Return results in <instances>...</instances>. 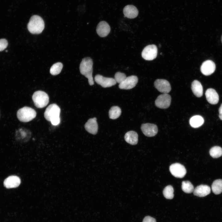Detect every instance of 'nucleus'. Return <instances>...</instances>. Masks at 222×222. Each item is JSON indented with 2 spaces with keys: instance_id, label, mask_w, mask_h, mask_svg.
<instances>
[{
  "instance_id": "1",
  "label": "nucleus",
  "mask_w": 222,
  "mask_h": 222,
  "mask_svg": "<svg viewBox=\"0 0 222 222\" xmlns=\"http://www.w3.org/2000/svg\"><path fill=\"white\" fill-rule=\"evenodd\" d=\"M93 64L92 59L87 57L82 59L79 67L80 73L88 79L90 85H92L94 84L92 76Z\"/></svg>"
},
{
  "instance_id": "2",
  "label": "nucleus",
  "mask_w": 222,
  "mask_h": 222,
  "mask_svg": "<svg viewBox=\"0 0 222 222\" xmlns=\"http://www.w3.org/2000/svg\"><path fill=\"white\" fill-rule=\"evenodd\" d=\"M44 23L40 16L34 15L32 16L27 24L29 31L32 34H39L44 28Z\"/></svg>"
},
{
  "instance_id": "3",
  "label": "nucleus",
  "mask_w": 222,
  "mask_h": 222,
  "mask_svg": "<svg viewBox=\"0 0 222 222\" xmlns=\"http://www.w3.org/2000/svg\"><path fill=\"white\" fill-rule=\"evenodd\" d=\"M60 109L56 104L49 105L44 113V117L47 121L51 123H56L60 121Z\"/></svg>"
},
{
  "instance_id": "4",
  "label": "nucleus",
  "mask_w": 222,
  "mask_h": 222,
  "mask_svg": "<svg viewBox=\"0 0 222 222\" xmlns=\"http://www.w3.org/2000/svg\"><path fill=\"white\" fill-rule=\"evenodd\" d=\"M35 110L30 107L25 106L20 109L17 113V116L19 121L22 122H29L36 117Z\"/></svg>"
},
{
  "instance_id": "5",
  "label": "nucleus",
  "mask_w": 222,
  "mask_h": 222,
  "mask_svg": "<svg viewBox=\"0 0 222 222\" xmlns=\"http://www.w3.org/2000/svg\"><path fill=\"white\" fill-rule=\"evenodd\" d=\"M34 105L37 108H42L45 107L49 102V97L45 92L42 91H35L32 96Z\"/></svg>"
},
{
  "instance_id": "6",
  "label": "nucleus",
  "mask_w": 222,
  "mask_h": 222,
  "mask_svg": "<svg viewBox=\"0 0 222 222\" xmlns=\"http://www.w3.org/2000/svg\"><path fill=\"white\" fill-rule=\"evenodd\" d=\"M158 49L154 44L146 46L142 52V57L147 60H151L155 59L157 55Z\"/></svg>"
},
{
  "instance_id": "7",
  "label": "nucleus",
  "mask_w": 222,
  "mask_h": 222,
  "mask_svg": "<svg viewBox=\"0 0 222 222\" xmlns=\"http://www.w3.org/2000/svg\"><path fill=\"white\" fill-rule=\"evenodd\" d=\"M171 97L167 93H163L158 96L155 101L156 107L165 109L168 108L171 104Z\"/></svg>"
},
{
  "instance_id": "8",
  "label": "nucleus",
  "mask_w": 222,
  "mask_h": 222,
  "mask_svg": "<svg viewBox=\"0 0 222 222\" xmlns=\"http://www.w3.org/2000/svg\"><path fill=\"white\" fill-rule=\"evenodd\" d=\"M169 169L172 175L178 178L183 177L186 173V170L185 167L178 163L171 164L170 166Z\"/></svg>"
},
{
  "instance_id": "9",
  "label": "nucleus",
  "mask_w": 222,
  "mask_h": 222,
  "mask_svg": "<svg viewBox=\"0 0 222 222\" xmlns=\"http://www.w3.org/2000/svg\"><path fill=\"white\" fill-rule=\"evenodd\" d=\"M94 80L98 84L104 88L110 87L116 84L117 83L113 78L105 77L99 74L95 76Z\"/></svg>"
},
{
  "instance_id": "10",
  "label": "nucleus",
  "mask_w": 222,
  "mask_h": 222,
  "mask_svg": "<svg viewBox=\"0 0 222 222\" xmlns=\"http://www.w3.org/2000/svg\"><path fill=\"white\" fill-rule=\"evenodd\" d=\"M138 81V77L135 76H131L126 77L125 80L119 85L120 88L130 89L134 88Z\"/></svg>"
},
{
  "instance_id": "11",
  "label": "nucleus",
  "mask_w": 222,
  "mask_h": 222,
  "mask_svg": "<svg viewBox=\"0 0 222 222\" xmlns=\"http://www.w3.org/2000/svg\"><path fill=\"white\" fill-rule=\"evenodd\" d=\"M154 84L155 87L161 92L168 93L171 90L170 84L166 80L157 79L154 81Z\"/></svg>"
},
{
  "instance_id": "12",
  "label": "nucleus",
  "mask_w": 222,
  "mask_h": 222,
  "mask_svg": "<svg viewBox=\"0 0 222 222\" xmlns=\"http://www.w3.org/2000/svg\"><path fill=\"white\" fill-rule=\"evenodd\" d=\"M141 128L143 134L148 137L154 136L158 132L157 125L153 124L146 123L142 124Z\"/></svg>"
},
{
  "instance_id": "13",
  "label": "nucleus",
  "mask_w": 222,
  "mask_h": 222,
  "mask_svg": "<svg viewBox=\"0 0 222 222\" xmlns=\"http://www.w3.org/2000/svg\"><path fill=\"white\" fill-rule=\"evenodd\" d=\"M216 69L215 63L212 60H207L202 64L200 67L202 73L205 76H209L213 73Z\"/></svg>"
},
{
  "instance_id": "14",
  "label": "nucleus",
  "mask_w": 222,
  "mask_h": 222,
  "mask_svg": "<svg viewBox=\"0 0 222 222\" xmlns=\"http://www.w3.org/2000/svg\"><path fill=\"white\" fill-rule=\"evenodd\" d=\"M20 183V178L15 175L8 177L5 179L3 182L4 186L8 189L16 188L19 186Z\"/></svg>"
},
{
  "instance_id": "15",
  "label": "nucleus",
  "mask_w": 222,
  "mask_h": 222,
  "mask_svg": "<svg viewBox=\"0 0 222 222\" xmlns=\"http://www.w3.org/2000/svg\"><path fill=\"white\" fill-rule=\"evenodd\" d=\"M110 27L109 24L105 21H101L98 24L96 28L97 34L101 37H104L109 34Z\"/></svg>"
},
{
  "instance_id": "16",
  "label": "nucleus",
  "mask_w": 222,
  "mask_h": 222,
  "mask_svg": "<svg viewBox=\"0 0 222 222\" xmlns=\"http://www.w3.org/2000/svg\"><path fill=\"white\" fill-rule=\"evenodd\" d=\"M84 127L88 133L94 135L97 134L98 129L97 118L93 117L89 119L85 124Z\"/></svg>"
},
{
  "instance_id": "17",
  "label": "nucleus",
  "mask_w": 222,
  "mask_h": 222,
  "mask_svg": "<svg viewBox=\"0 0 222 222\" xmlns=\"http://www.w3.org/2000/svg\"><path fill=\"white\" fill-rule=\"evenodd\" d=\"M123 13L125 17L133 19L137 16L138 11L137 8L134 6L129 5L124 7Z\"/></svg>"
},
{
  "instance_id": "18",
  "label": "nucleus",
  "mask_w": 222,
  "mask_h": 222,
  "mask_svg": "<svg viewBox=\"0 0 222 222\" xmlns=\"http://www.w3.org/2000/svg\"><path fill=\"white\" fill-rule=\"evenodd\" d=\"M205 94L207 101L210 104L215 105L218 103L219 95L214 89L212 88L208 89L206 91Z\"/></svg>"
},
{
  "instance_id": "19",
  "label": "nucleus",
  "mask_w": 222,
  "mask_h": 222,
  "mask_svg": "<svg viewBox=\"0 0 222 222\" xmlns=\"http://www.w3.org/2000/svg\"><path fill=\"white\" fill-rule=\"evenodd\" d=\"M193 194L195 195L198 197H204L211 192L210 187L206 185H200L196 187L194 189Z\"/></svg>"
},
{
  "instance_id": "20",
  "label": "nucleus",
  "mask_w": 222,
  "mask_h": 222,
  "mask_svg": "<svg viewBox=\"0 0 222 222\" xmlns=\"http://www.w3.org/2000/svg\"><path fill=\"white\" fill-rule=\"evenodd\" d=\"M138 135L137 133L134 131H130L125 134L124 138L126 142L132 145H135L138 142Z\"/></svg>"
},
{
  "instance_id": "21",
  "label": "nucleus",
  "mask_w": 222,
  "mask_h": 222,
  "mask_svg": "<svg viewBox=\"0 0 222 222\" xmlns=\"http://www.w3.org/2000/svg\"><path fill=\"white\" fill-rule=\"evenodd\" d=\"M191 89L195 96L199 97L203 94V88L202 86L199 81L195 80L193 81L191 85Z\"/></svg>"
},
{
  "instance_id": "22",
  "label": "nucleus",
  "mask_w": 222,
  "mask_h": 222,
  "mask_svg": "<svg viewBox=\"0 0 222 222\" xmlns=\"http://www.w3.org/2000/svg\"><path fill=\"white\" fill-rule=\"evenodd\" d=\"M203 118L200 115H195L192 117L190 120L191 126L193 128H197L201 126L204 123Z\"/></svg>"
},
{
  "instance_id": "23",
  "label": "nucleus",
  "mask_w": 222,
  "mask_h": 222,
  "mask_svg": "<svg viewBox=\"0 0 222 222\" xmlns=\"http://www.w3.org/2000/svg\"><path fill=\"white\" fill-rule=\"evenodd\" d=\"M212 189L215 194L221 193L222 192V179H218L214 181L212 185Z\"/></svg>"
},
{
  "instance_id": "24",
  "label": "nucleus",
  "mask_w": 222,
  "mask_h": 222,
  "mask_svg": "<svg viewBox=\"0 0 222 222\" xmlns=\"http://www.w3.org/2000/svg\"><path fill=\"white\" fill-rule=\"evenodd\" d=\"M110 118L115 119L118 118L121 113L120 108L117 106H112L110 109L109 112Z\"/></svg>"
},
{
  "instance_id": "25",
  "label": "nucleus",
  "mask_w": 222,
  "mask_h": 222,
  "mask_svg": "<svg viewBox=\"0 0 222 222\" xmlns=\"http://www.w3.org/2000/svg\"><path fill=\"white\" fill-rule=\"evenodd\" d=\"M209 153L214 158H219L222 155V148L219 146H214L210 150Z\"/></svg>"
},
{
  "instance_id": "26",
  "label": "nucleus",
  "mask_w": 222,
  "mask_h": 222,
  "mask_svg": "<svg viewBox=\"0 0 222 222\" xmlns=\"http://www.w3.org/2000/svg\"><path fill=\"white\" fill-rule=\"evenodd\" d=\"M182 189L185 193H191L194 190L193 185L188 181H183L182 182Z\"/></svg>"
},
{
  "instance_id": "27",
  "label": "nucleus",
  "mask_w": 222,
  "mask_h": 222,
  "mask_svg": "<svg viewBox=\"0 0 222 222\" xmlns=\"http://www.w3.org/2000/svg\"><path fill=\"white\" fill-rule=\"evenodd\" d=\"M63 67L62 64L57 62L53 64L50 69V73L52 75H56L61 72Z\"/></svg>"
},
{
  "instance_id": "28",
  "label": "nucleus",
  "mask_w": 222,
  "mask_h": 222,
  "mask_svg": "<svg viewBox=\"0 0 222 222\" xmlns=\"http://www.w3.org/2000/svg\"><path fill=\"white\" fill-rule=\"evenodd\" d=\"M174 190L172 186L169 185L164 188L163 191V194L166 198L172 199L174 196Z\"/></svg>"
},
{
  "instance_id": "29",
  "label": "nucleus",
  "mask_w": 222,
  "mask_h": 222,
  "mask_svg": "<svg viewBox=\"0 0 222 222\" xmlns=\"http://www.w3.org/2000/svg\"><path fill=\"white\" fill-rule=\"evenodd\" d=\"M126 77V76L125 73L120 72H117L114 76V79L119 84L122 82Z\"/></svg>"
},
{
  "instance_id": "30",
  "label": "nucleus",
  "mask_w": 222,
  "mask_h": 222,
  "mask_svg": "<svg viewBox=\"0 0 222 222\" xmlns=\"http://www.w3.org/2000/svg\"><path fill=\"white\" fill-rule=\"evenodd\" d=\"M7 40L5 39H0V51H2L6 49L8 46Z\"/></svg>"
},
{
  "instance_id": "31",
  "label": "nucleus",
  "mask_w": 222,
  "mask_h": 222,
  "mask_svg": "<svg viewBox=\"0 0 222 222\" xmlns=\"http://www.w3.org/2000/svg\"><path fill=\"white\" fill-rule=\"evenodd\" d=\"M142 222H156V220L154 218L147 216L144 218Z\"/></svg>"
},
{
  "instance_id": "32",
  "label": "nucleus",
  "mask_w": 222,
  "mask_h": 222,
  "mask_svg": "<svg viewBox=\"0 0 222 222\" xmlns=\"http://www.w3.org/2000/svg\"><path fill=\"white\" fill-rule=\"evenodd\" d=\"M219 117L220 119L222 120V104H221L220 107L219 109Z\"/></svg>"
},
{
  "instance_id": "33",
  "label": "nucleus",
  "mask_w": 222,
  "mask_h": 222,
  "mask_svg": "<svg viewBox=\"0 0 222 222\" xmlns=\"http://www.w3.org/2000/svg\"><path fill=\"white\" fill-rule=\"evenodd\" d=\"M221 42L222 43V35L221 38Z\"/></svg>"
}]
</instances>
